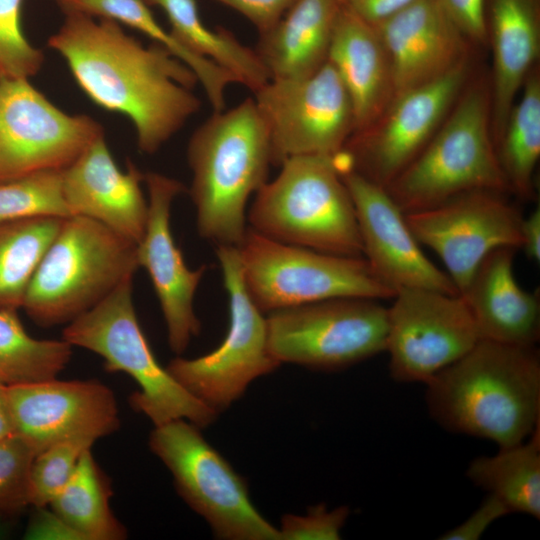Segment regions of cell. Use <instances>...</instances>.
Here are the masks:
<instances>
[{
  "label": "cell",
  "instance_id": "1",
  "mask_svg": "<svg viewBox=\"0 0 540 540\" xmlns=\"http://www.w3.org/2000/svg\"><path fill=\"white\" fill-rule=\"evenodd\" d=\"M64 14L47 46L91 101L132 122L139 151L156 153L200 110L192 90L197 76L166 48L144 46L114 20Z\"/></svg>",
  "mask_w": 540,
  "mask_h": 540
},
{
  "label": "cell",
  "instance_id": "2",
  "mask_svg": "<svg viewBox=\"0 0 540 540\" xmlns=\"http://www.w3.org/2000/svg\"><path fill=\"white\" fill-rule=\"evenodd\" d=\"M426 405L445 430L499 448L526 440L540 425V356L535 346L479 340L427 383Z\"/></svg>",
  "mask_w": 540,
  "mask_h": 540
},
{
  "label": "cell",
  "instance_id": "3",
  "mask_svg": "<svg viewBox=\"0 0 540 540\" xmlns=\"http://www.w3.org/2000/svg\"><path fill=\"white\" fill-rule=\"evenodd\" d=\"M189 191L199 236L238 247L247 231L246 205L268 180L271 148L252 97L213 112L189 138Z\"/></svg>",
  "mask_w": 540,
  "mask_h": 540
},
{
  "label": "cell",
  "instance_id": "4",
  "mask_svg": "<svg viewBox=\"0 0 540 540\" xmlns=\"http://www.w3.org/2000/svg\"><path fill=\"white\" fill-rule=\"evenodd\" d=\"M406 214L472 190L511 193L491 130L490 80H468L420 154L385 188Z\"/></svg>",
  "mask_w": 540,
  "mask_h": 540
},
{
  "label": "cell",
  "instance_id": "5",
  "mask_svg": "<svg viewBox=\"0 0 540 540\" xmlns=\"http://www.w3.org/2000/svg\"><path fill=\"white\" fill-rule=\"evenodd\" d=\"M280 172L256 193L247 221L268 238L342 255L363 257L350 193L337 154L285 160Z\"/></svg>",
  "mask_w": 540,
  "mask_h": 540
},
{
  "label": "cell",
  "instance_id": "6",
  "mask_svg": "<svg viewBox=\"0 0 540 540\" xmlns=\"http://www.w3.org/2000/svg\"><path fill=\"white\" fill-rule=\"evenodd\" d=\"M138 268L137 244L93 219L67 217L34 272L22 308L41 327L68 324Z\"/></svg>",
  "mask_w": 540,
  "mask_h": 540
},
{
  "label": "cell",
  "instance_id": "7",
  "mask_svg": "<svg viewBox=\"0 0 540 540\" xmlns=\"http://www.w3.org/2000/svg\"><path fill=\"white\" fill-rule=\"evenodd\" d=\"M62 339L102 357L107 371L130 376L139 387L130 396L131 406L154 426L185 419L202 429L217 419L219 414L182 387L154 356L136 315L133 277L66 324Z\"/></svg>",
  "mask_w": 540,
  "mask_h": 540
},
{
  "label": "cell",
  "instance_id": "8",
  "mask_svg": "<svg viewBox=\"0 0 540 540\" xmlns=\"http://www.w3.org/2000/svg\"><path fill=\"white\" fill-rule=\"evenodd\" d=\"M245 287L265 314L332 298H393L364 257L283 243L247 228L238 246Z\"/></svg>",
  "mask_w": 540,
  "mask_h": 540
},
{
  "label": "cell",
  "instance_id": "9",
  "mask_svg": "<svg viewBox=\"0 0 540 540\" xmlns=\"http://www.w3.org/2000/svg\"><path fill=\"white\" fill-rule=\"evenodd\" d=\"M185 419L154 426L150 450L170 471L180 497L222 540H280L251 501L245 479Z\"/></svg>",
  "mask_w": 540,
  "mask_h": 540
},
{
  "label": "cell",
  "instance_id": "10",
  "mask_svg": "<svg viewBox=\"0 0 540 540\" xmlns=\"http://www.w3.org/2000/svg\"><path fill=\"white\" fill-rule=\"evenodd\" d=\"M216 256L228 296L225 338L203 356L172 359L166 369L190 394L220 414L241 398L251 382L281 363L269 350L267 317L245 287L238 247L216 246Z\"/></svg>",
  "mask_w": 540,
  "mask_h": 540
},
{
  "label": "cell",
  "instance_id": "11",
  "mask_svg": "<svg viewBox=\"0 0 540 540\" xmlns=\"http://www.w3.org/2000/svg\"><path fill=\"white\" fill-rule=\"evenodd\" d=\"M267 329L281 364L336 371L385 351L388 308L375 299H326L268 313Z\"/></svg>",
  "mask_w": 540,
  "mask_h": 540
},
{
  "label": "cell",
  "instance_id": "12",
  "mask_svg": "<svg viewBox=\"0 0 540 540\" xmlns=\"http://www.w3.org/2000/svg\"><path fill=\"white\" fill-rule=\"evenodd\" d=\"M253 94L274 166L294 156H334L355 131L349 94L329 61L306 78L270 79Z\"/></svg>",
  "mask_w": 540,
  "mask_h": 540
},
{
  "label": "cell",
  "instance_id": "13",
  "mask_svg": "<svg viewBox=\"0 0 540 540\" xmlns=\"http://www.w3.org/2000/svg\"><path fill=\"white\" fill-rule=\"evenodd\" d=\"M103 135L100 123L59 109L29 79H0V182L63 170Z\"/></svg>",
  "mask_w": 540,
  "mask_h": 540
},
{
  "label": "cell",
  "instance_id": "14",
  "mask_svg": "<svg viewBox=\"0 0 540 540\" xmlns=\"http://www.w3.org/2000/svg\"><path fill=\"white\" fill-rule=\"evenodd\" d=\"M393 299L385 351L398 382L426 384L481 340L460 294L402 288Z\"/></svg>",
  "mask_w": 540,
  "mask_h": 540
},
{
  "label": "cell",
  "instance_id": "15",
  "mask_svg": "<svg viewBox=\"0 0 540 540\" xmlns=\"http://www.w3.org/2000/svg\"><path fill=\"white\" fill-rule=\"evenodd\" d=\"M470 60L396 96L370 126L354 132L343 152L352 170L386 188L425 148L469 80Z\"/></svg>",
  "mask_w": 540,
  "mask_h": 540
},
{
  "label": "cell",
  "instance_id": "16",
  "mask_svg": "<svg viewBox=\"0 0 540 540\" xmlns=\"http://www.w3.org/2000/svg\"><path fill=\"white\" fill-rule=\"evenodd\" d=\"M505 194L472 190L405 214L416 240L441 258L459 294L491 251L521 248L523 217Z\"/></svg>",
  "mask_w": 540,
  "mask_h": 540
},
{
  "label": "cell",
  "instance_id": "17",
  "mask_svg": "<svg viewBox=\"0 0 540 540\" xmlns=\"http://www.w3.org/2000/svg\"><path fill=\"white\" fill-rule=\"evenodd\" d=\"M144 183L148 190V218L143 238L137 244L138 265L151 279L165 320L169 347L180 355L201 330L193 304L208 267L190 269L172 235L171 208L174 200L187 192L184 184L152 171L144 174Z\"/></svg>",
  "mask_w": 540,
  "mask_h": 540
},
{
  "label": "cell",
  "instance_id": "18",
  "mask_svg": "<svg viewBox=\"0 0 540 540\" xmlns=\"http://www.w3.org/2000/svg\"><path fill=\"white\" fill-rule=\"evenodd\" d=\"M14 433L36 452L78 435L97 440L120 426L113 391L96 380L56 378L8 386Z\"/></svg>",
  "mask_w": 540,
  "mask_h": 540
},
{
  "label": "cell",
  "instance_id": "19",
  "mask_svg": "<svg viewBox=\"0 0 540 540\" xmlns=\"http://www.w3.org/2000/svg\"><path fill=\"white\" fill-rule=\"evenodd\" d=\"M341 173L354 204L363 254L376 274L396 292L424 288L459 294L450 276L423 253L387 190L352 169Z\"/></svg>",
  "mask_w": 540,
  "mask_h": 540
},
{
  "label": "cell",
  "instance_id": "20",
  "mask_svg": "<svg viewBox=\"0 0 540 540\" xmlns=\"http://www.w3.org/2000/svg\"><path fill=\"white\" fill-rule=\"evenodd\" d=\"M373 27L390 62L394 98L470 60V41L437 0H415Z\"/></svg>",
  "mask_w": 540,
  "mask_h": 540
},
{
  "label": "cell",
  "instance_id": "21",
  "mask_svg": "<svg viewBox=\"0 0 540 540\" xmlns=\"http://www.w3.org/2000/svg\"><path fill=\"white\" fill-rule=\"evenodd\" d=\"M144 174L132 161L125 172L120 170L104 135L99 137L62 171L71 215L93 219L138 244L148 218Z\"/></svg>",
  "mask_w": 540,
  "mask_h": 540
},
{
  "label": "cell",
  "instance_id": "22",
  "mask_svg": "<svg viewBox=\"0 0 540 540\" xmlns=\"http://www.w3.org/2000/svg\"><path fill=\"white\" fill-rule=\"evenodd\" d=\"M516 248L500 247L479 264L465 290V300L480 339L513 346H535L540 337L538 295L517 283Z\"/></svg>",
  "mask_w": 540,
  "mask_h": 540
},
{
  "label": "cell",
  "instance_id": "23",
  "mask_svg": "<svg viewBox=\"0 0 540 540\" xmlns=\"http://www.w3.org/2000/svg\"><path fill=\"white\" fill-rule=\"evenodd\" d=\"M492 47L491 130L495 147L540 54V0H486Z\"/></svg>",
  "mask_w": 540,
  "mask_h": 540
},
{
  "label": "cell",
  "instance_id": "24",
  "mask_svg": "<svg viewBox=\"0 0 540 540\" xmlns=\"http://www.w3.org/2000/svg\"><path fill=\"white\" fill-rule=\"evenodd\" d=\"M328 61L352 103L355 131L373 124L394 99L390 62L375 27L340 7Z\"/></svg>",
  "mask_w": 540,
  "mask_h": 540
},
{
  "label": "cell",
  "instance_id": "25",
  "mask_svg": "<svg viewBox=\"0 0 540 540\" xmlns=\"http://www.w3.org/2000/svg\"><path fill=\"white\" fill-rule=\"evenodd\" d=\"M340 7L338 0H296L259 35L255 51L270 79L306 78L327 63Z\"/></svg>",
  "mask_w": 540,
  "mask_h": 540
},
{
  "label": "cell",
  "instance_id": "26",
  "mask_svg": "<svg viewBox=\"0 0 540 540\" xmlns=\"http://www.w3.org/2000/svg\"><path fill=\"white\" fill-rule=\"evenodd\" d=\"M144 1L163 10L169 32L179 44L230 73L237 84L254 93L270 80L255 49L241 43L230 31L210 29L203 23L196 0Z\"/></svg>",
  "mask_w": 540,
  "mask_h": 540
},
{
  "label": "cell",
  "instance_id": "27",
  "mask_svg": "<svg viewBox=\"0 0 540 540\" xmlns=\"http://www.w3.org/2000/svg\"><path fill=\"white\" fill-rule=\"evenodd\" d=\"M515 445L492 456L474 458L466 476L476 486L499 498L510 513L540 519V425Z\"/></svg>",
  "mask_w": 540,
  "mask_h": 540
},
{
  "label": "cell",
  "instance_id": "28",
  "mask_svg": "<svg viewBox=\"0 0 540 540\" xmlns=\"http://www.w3.org/2000/svg\"><path fill=\"white\" fill-rule=\"evenodd\" d=\"M111 496L110 482L88 449L48 506L83 540H123L127 530L110 507Z\"/></svg>",
  "mask_w": 540,
  "mask_h": 540
},
{
  "label": "cell",
  "instance_id": "29",
  "mask_svg": "<svg viewBox=\"0 0 540 540\" xmlns=\"http://www.w3.org/2000/svg\"><path fill=\"white\" fill-rule=\"evenodd\" d=\"M510 192L521 199L535 197L534 171L540 156V73L535 66L521 88L496 145Z\"/></svg>",
  "mask_w": 540,
  "mask_h": 540
},
{
  "label": "cell",
  "instance_id": "30",
  "mask_svg": "<svg viewBox=\"0 0 540 540\" xmlns=\"http://www.w3.org/2000/svg\"><path fill=\"white\" fill-rule=\"evenodd\" d=\"M64 219L35 217L0 223V309L22 308L34 272Z\"/></svg>",
  "mask_w": 540,
  "mask_h": 540
},
{
  "label": "cell",
  "instance_id": "31",
  "mask_svg": "<svg viewBox=\"0 0 540 540\" xmlns=\"http://www.w3.org/2000/svg\"><path fill=\"white\" fill-rule=\"evenodd\" d=\"M65 340L30 336L17 310L0 309V381L19 385L56 378L72 357Z\"/></svg>",
  "mask_w": 540,
  "mask_h": 540
},
{
  "label": "cell",
  "instance_id": "32",
  "mask_svg": "<svg viewBox=\"0 0 540 540\" xmlns=\"http://www.w3.org/2000/svg\"><path fill=\"white\" fill-rule=\"evenodd\" d=\"M63 170H44L0 182V223L72 216L63 192Z\"/></svg>",
  "mask_w": 540,
  "mask_h": 540
},
{
  "label": "cell",
  "instance_id": "33",
  "mask_svg": "<svg viewBox=\"0 0 540 540\" xmlns=\"http://www.w3.org/2000/svg\"><path fill=\"white\" fill-rule=\"evenodd\" d=\"M96 441L88 435L73 436L38 453L30 471V505L48 506L74 474L83 453Z\"/></svg>",
  "mask_w": 540,
  "mask_h": 540
},
{
  "label": "cell",
  "instance_id": "34",
  "mask_svg": "<svg viewBox=\"0 0 540 540\" xmlns=\"http://www.w3.org/2000/svg\"><path fill=\"white\" fill-rule=\"evenodd\" d=\"M22 4L23 0H0V71L6 77L29 79L41 69L44 54L23 32Z\"/></svg>",
  "mask_w": 540,
  "mask_h": 540
},
{
  "label": "cell",
  "instance_id": "35",
  "mask_svg": "<svg viewBox=\"0 0 540 540\" xmlns=\"http://www.w3.org/2000/svg\"><path fill=\"white\" fill-rule=\"evenodd\" d=\"M34 449L13 433L0 439V514L13 515L30 505V471Z\"/></svg>",
  "mask_w": 540,
  "mask_h": 540
},
{
  "label": "cell",
  "instance_id": "36",
  "mask_svg": "<svg viewBox=\"0 0 540 540\" xmlns=\"http://www.w3.org/2000/svg\"><path fill=\"white\" fill-rule=\"evenodd\" d=\"M349 514L346 505L328 509L323 503L309 507L305 515L284 514L280 540H338Z\"/></svg>",
  "mask_w": 540,
  "mask_h": 540
},
{
  "label": "cell",
  "instance_id": "37",
  "mask_svg": "<svg viewBox=\"0 0 540 540\" xmlns=\"http://www.w3.org/2000/svg\"><path fill=\"white\" fill-rule=\"evenodd\" d=\"M471 44L486 45V0H437Z\"/></svg>",
  "mask_w": 540,
  "mask_h": 540
},
{
  "label": "cell",
  "instance_id": "38",
  "mask_svg": "<svg viewBox=\"0 0 540 540\" xmlns=\"http://www.w3.org/2000/svg\"><path fill=\"white\" fill-rule=\"evenodd\" d=\"M509 513V509L499 498L487 493L478 508L468 518L443 533L439 539L477 540L495 521Z\"/></svg>",
  "mask_w": 540,
  "mask_h": 540
},
{
  "label": "cell",
  "instance_id": "39",
  "mask_svg": "<svg viewBox=\"0 0 540 540\" xmlns=\"http://www.w3.org/2000/svg\"><path fill=\"white\" fill-rule=\"evenodd\" d=\"M245 17L259 35L269 31L296 0H213Z\"/></svg>",
  "mask_w": 540,
  "mask_h": 540
},
{
  "label": "cell",
  "instance_id": "40",
  "mask_svg": "<svg viewBox=\"0 0 540 540\" xmlns=\"http://www.w3.org/2000/svg\"><path fill=\"white\" fill-rule=\"evenodd\" d=\"M24 533L27 540H83L81 535L47 506L35 507Z\"/></svg>",
  "mask_w": 540,
  "mask_h": 540
},
{
  "label": "cell",
  "instance_id": "41",
  "mask_svg": "<svg viewBox=\"0 0 540 540\" xmlns=\"http://www.w3.org/2000/svg\"><path fill=\"white\" fill-rule=\"evenodd\" d=\"M340 6L376 26L415 0H338Z\"/></svg>",
  "mask_w": 540,
  "mask_h": 540
},
{
  "label": "cell",
  "instance_id": "42",
  "mask_svg": "<svg viewBox=\"0 0 540 540\" xmlns=\"http://www.w3.org/2000/svg\"><path fill=\"white\" fill-rule=\"evenodd\" d=\"M521 248L527 256L536 261H540V207L538 206L527 217L523 218L521 225Z\"/></svg>",
  "mask_w": 540,
  "mask_h": 540
},
{
  "label": "cell",
  "instance_id": "43",
  "mask_svg": "<svg viewBox=\"0 0 540 540\" xmlns=\"http://www.w3.org/2000/svg\"><path fill=\"white\" fill-rule=\"evenodd\" d=\"M14 433L9 398L8 385L0 381V439Z\"/></svg>",
  "mask_w": 540,
  "mask_h": 540
},
{
  "label": "cell",
  "instance_id": "44",
  "mask_svg": "<svg viewBox=\"0 0 540 540\" xmlns=\"http://www.w3.org/2000/svg\"><path fill=\"white\" fill-rule=\"evenodd\" d=\"M6 515L0 514V539L8 534V523L5 521Z\"/></svg>",
  "mask_w": 540,
  "mask_h": 540
},
{
  "label": "cell",
  "instance_id": "45",
  "mask_svg": "<svg viewBox=\"0 0 540 540\" xmlns=\"http://www.w3.org/2000/svg\"><path fill=\"white\" fill-rule=\"evenodd\" d=\"M4 75L2 74V72L0 71V79L3 77Z\"/></svg>",
  "mask_w": 540,
  "mask_h": 540
}]
</instances>
